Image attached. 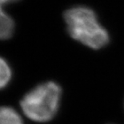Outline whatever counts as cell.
Segmentation results:
<instances>
[{"label":"cell","mask_w":124,"mask_h":124,"mask_svg":"<svg viewBox=\"0 0 124 124\" xmlns=\"http://www.w3.org/2000/svg\"><path fill=\"white\" fill-rule=\"evenodd\" d=\"M62 90L53 81L37 86L21 101V108L30 119L43 123L52 119L58 111Z\"/></svg>","instance_id":"2"},{"label":"cell","mask_w":124,"mask_h":124,"mask_svg":"<svg viewBox=\"0 0 124 124\" xmlns=\"http://www.w3.org/2000/svg\"><path fill=\"white\" fill-rule=\"evenodd\" d=\"M0 124H23L20 115L10 107H0Z\"/></svg>","instance_id":"4"},{"label":"cell","mask_w":124,"mask_h":124,"mask_svg":"<svg viewBox=\"0 0 124 124\" xmlns=\"http://www.w3.org/2000/svg\"><path fill=\"white\" fill-rule=\"evenodd\" d=\"M64 20L71 37L89 48H102L110 40L107 30L89 7L78 6L68 9L64 13Z\"/></svg>","instance_id":"1"},{"label":"cell","mask_w":124,"mask_h":124,"mask_svg":"<svg viewBox=\"0 0 124 124\" xmlns=\"http://www.w3.org/2000/svg\"><path fill=\"white\" fill-rule=\"evenodd\" d=\"M19 0H0V39H9L15 30V22L8 14L4 11L3 7L10 2Z\"/></svg>","instance_id":"3"},{"label":"cell","mask_w":124,"mask_h":124,"mask_svg":"<svg viewBox=\"0 0 124 124\" xmlns=\"http://www.w3.org/2000/svg\"><path fill=\"white\" fill-rule=\"evenodd\" d=\"M11 77V70L4 59L0 57V89L5 87Z\"/></svg>","instance_id":"5"}]
</instances>
